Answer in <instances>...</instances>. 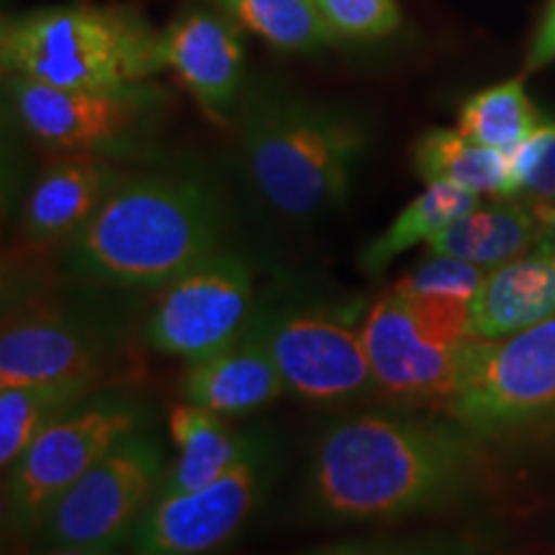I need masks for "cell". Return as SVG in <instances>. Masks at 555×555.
<instances>
[{"mask_svg": "<svg viewBox=\"0 0 555 555\" xmlns=\"http://www.w3.org/2000/svg\"><path fill=\"white\" fill-rule=\"evenodd\" d=\"M365 147V124L327 103L255 95L242 114L247 176L288 219H317L343 206Z\"/></svg>", "mask_w": 555, "mask_h": 555, "instance_id": "3957f363", "label": "cell"}, {"mask_svg": "<svg viewBox=\"0 0 555 555\" xmlns=\"http://www.w3.org/2000/svg\"><path fill=\"white\" fill-rule=\"evenodd\" d=\"M555 62V0H551L547 11L543 13L535 37H532L530 50H527L525 67L527 69H540Z\"/></svg>", "mask_w": 555, "mask_h": 555, "instance_id": "f1b7e54d", "label": "cell"}, {"mask_svg": "<svg viewBox=\"0 0 555 555\" xmlns=\"http://www.w3.org/2000/svg\"><path fill=\"white\" fill-rule=\"evenodd\" d=\"M242 29L283 52H319L335 41L314 0H214Z\"/></svg>", "mask_w": 555, "mask_h": 555, "instance_id": "cb8c5ba5", "label": "cell"}, {"mask_svg": "<svg viewBox=\"0 0 555 555\" xmlns=\"http://www.w3.org/2000/svg\"><path fill=\"white\" fill-rule=\"evenodd\" d=\"M234 18L191 11L163 31L165 69H172L214 121H227L245 80V41Z\"/></svg>", "mask_w": 555, "mask_h": 555, "instance_id": "5bb4252c", "label": "cell"}, {"mask_svg": "<svg viewBox=\"0 0 555 555\" xmlns=\"http://www.w3.org/2000/svg\"><path fill=\"white\" fill-rule=\"evenodd\" d=\"M483 278L486 270L474 266V262L429 253L427 260H422L404 278H399L391 288L404 296L450 298V301L470 304Z\"/></svg>", "mask_w": 555, "mask_h": 555, "instance_id": "484cf974", "label": "cell"}, {"mask_svg": "<svg viewBox=\"0 0 555 555\" xmlns=\"http://www.w3.org/2000/svg\"><path fill=\"white\" fill-rule=\"evenodd\" d=\"M5 75L54 88H139L163 73V31L134 11L60 5L9 16L0 26Z\"/></svg>", "mask_w": 555, "mask_h": 555, "instance_id": "277c9868", "label": "cell"}, {"mask_svg": "<svg viewBox=\"0 0 555 555\" xmlns=\"http://www.w3.org/2000/svg\"><path fill=\"white\" fill-rule=\"evenodd\" d=\"M180 391L183 401L221 416L258 412L283 397L286 384L270 352L260 317L255 314L253 324L237 339L185 365Z\"/></svg>", "mask_w": 555, "mask_h": 555, "instance_id": "9a60e30c", "label": "cell"}, {"mask_svg": "<svg viewBox=\"0 0 555 555\" xmlns=\"http://www.w3.org/2000/svg\"><path fill=\"white\" fill-rule=\"evenodd\" d=\"M119 178L121 172L103 155L54 159L34 180L21 219V237L31 247L67 245L99 211Z\"/></svg>", "mask_w": 555, "mask_h": 555, "instance_id": "2e32d148", "label": "cell"}, {"mask_svg": "<svg viewBox=\"0 0 555 555\" xmlns=\"http://www.w3.org/2000/svg\"><path fill=\"white\" fill-rule=\"evenodd\" d=\"M335 39H380L401 26L397 0H314Z\"/></svg>", "mask_w": 555, "mask_h": 555, "instance_id": "4316f807", "label": "cell"}, {"mask_svg": "<svg viewBox=\"0 0 555 555\" xmlns=\"http://www.w3.org/2000/svg\"><path fill=\"white\" fill-rule=\"evenodd\" d=\"M442 545L427 543H352L332 545L309 555H437Z\"/></svg>", "mask_w": 555, "mask_h": 555, "instance_id": "83f0119b", "label": "cell"}, {"mask_svg": "<svg viewBox=\"0 0 555 555\" xmlns=\"http://www.w3.org/2000/svg\"><path fill=\"white\" fill-rule=\"evenodd\" d=\"M543 232L545 217L535 206L527 201L496 198V204H478L466 217L453 221L427 247L435 255H450L491 270L535 249Z\"/></svg>", "mask_w": 555, "mask_h": 555, "instance_id": "ac0fdd59", "label": "cell"}, {"mask_svg": "<svg viewBox=\"0 0 555 555\" xmlns=\"http://www.w3.org/2000/svg\"><path fill=\"white\" fill-rule=\"evenodd\" d=\"M11 108L26 134L62 155H106L129 147L147 119L150 99L131 90H69L9 75Z\"/></svg>", "mask_w": 555, "mask_h": 555, "instance_id": "7c38bea8", "label": "cell"}, {"mask_svg": "<svg viewBox=\"0 0 555 555\" xmlns=\"http://www.w3.org/2000/svg\"><path fill=\"white\" fill-rule=\"evenodd\" d=\"M224 234L217 191L189 172L121 176L65 245V275L114 288H163Z\"/></svg>", "mask_w": 555, "mask_h": 555, "instance_id": "7a4b0ae2", "label": "cell"}, {"mask_svg": "<svg viewBox=\"0 0 555 555\" xmlns=\"http://www.w3.org/2000/svg\"><path fill=\"white\" fill-rule=\"evenodd\" d=\"M273 437L249 433L242 457L204 489L155 496L131 532L134 555H211L258 512L275 476Z\"/></svg>", "mask_w": 555, "mask_h": 555, "instance_id": "52a82bcc", "label": "cell"}, {"mask_svg": "<svg viewBox=\"0 0 555 555\" xmlns=\"http://www.w3.org/2000/svg\"><path fill=\"white\" fill-rule=\"evenodd\" d=\"M437 555H468V551H463V547H450V545H442L440 553Z\"/></svg>", "mask_w": 555, "mask_h": 555, "instance_id": "1f68e13d", "label": "cell"}, {"mask_svg": "<svg viewBox=\"0 0 555 555\" xmlns=\"http://www.w3.org/2000/svg\"><path fill=\"white\" fill-rule=\"evenodd\" d=\"M535 249H545V253H553L555 255V211H551L545 217L543 240H540V245Z\"/></svg>", "mask_w": 555, "mask_h": 555, "instance_id": "4dcf8cb0", "label": "cell"}, {"mask_svg": "<svg viewBox=\"0 0 555 555\" xmlns=\"http://www.w3.org/2000/svg\"><path fill=\"white\" fill-rule=\"evenodd\" d=\"M255 314L253 268L217 249L159 288L144 343L159 356L193 363L237 339Z\"/></svg>", "mask_w": 555, "mask_h": 555, "instance_id": "9c48e42d", "label": "cell"}, {"mask_svg": "<svg viewBox=\"0 0 555 555\" xmlns=\"http://www.w3.org/2000/svg\"><path fill=\"white\" fill-rule=\"evenodd\" d=\"M448 412L474 435H502L555 414V314L502 339L470 337Z\"/></svg>", "mask_w": 555, "mask_h": 555, "instance_id": "8992f818", "label": "cell"}, {"mask_svg": "<svg viewBox=\"0 0 555 555\" xmlns=\"http://www.w3.org/2000/svg\"><path fill=\"white\" fill-rule=\"evenodd\" d=\"M47 555H134L129 545H65L52 547Z\"/></svg>", "mask_w": 555, "mask_h": 555, "instance_id": "f546056e", "label": "cell"}, {"mask_svg": "<svg viewBox=\"0 0 555 555\" xmlns=\"http://www.w3.org/2000/svg\"><path fill=\"white\" fill-rule=\"evenodd\" d=\"M461 422L404 412H360L330 422L311 448L304 499L330 522H376L440 509L476 476Z\"/></svg>", "mask_w": 555, "mask_h": 555, "instance_id": "6da1fadb", "label": "cell"}, {"mask_svg": "<svg viewBox=\"0 0 555 555\" xmlns=\"http://www.w3.org/2000/svg\"><path fill=\"white\" fill-rule=\"evenodd\" d=\"M478 206V196L448 183H429L420 196L409 201L378 237L360 249L358 266L367 278H380L406 249L429 245L437 234Z\"/></svg>", "mask_w": 555, "mask_h": 555, "instance_id": "44dd1931", "label": "cell"}, {"mask_svg": "<svg viewBox=\"0 0 555 555\" xmlns=\"http://www.w3.org/2000/svg\"><path fill=\"white\" fill-rule=\"evenodd\" d=\"M360 332L380 397L401 404L453 397L470 337L437 327L391 288L367 307Z\"/></svg>", "mask_w": 555, "mask_h": 555, "instance_id": "8fae6325", "label": "cell"}, {"mask_svg": "<svg viewBox=\"0 0 555 555\" xmlns=\"http://www.w3.org/2000/svg\"><path fill=\"white\" fill-rule=\"evenodd\" d=\"M543 124L522 80H504L478 90L461 106L457 131L483 147L512 155Z\"/></svg>", "mask_w": 555, "mask_h": 555, "instance_id": "603a6c76", "label": "cell"}, {"mask_svg": "<svg viewBox=\"0 0 555 555\" xmlns=\"http://www.w3.org/2000/svg\"><path fill=\"white\" fill-rule=\"evenodd\" d=\"M258 317L291 397L332 406L376 391L363 332L343 309L301 307Z\"/></svg>", "mask_w": 555, "mask_h": 555, "instance_id": "30bf717a", "label": "cell"}, {"mask_svg": "<svg viewBox=\"0 0 555 555\" xmlns=\"http://www.w3.org/2000/svg\"><path fill=\"white\" fill-rule=\"evenodd\" d=\"M168 425L172 442L178 448V457L165 470L157 496L204 489L219 476H224L247 450L249 433H234L227 425V416L191 404V401L170 409Z\"/></svg>", "mask_w": 555, "mask_h": 555, "instance_id": "d6986e66", "label": "cell"}, {"mask_svg": "<svg viewBox=\"0 0 555 555\" xmlns=\"http://www.w3.org/2000/svg\"><path fill=\"white\" fill-rule=\"evenodd\" d=\"M555 314V255L532 249L522 258L486 270L470 301L468 332L502 339Z\"/></svg>", "mask_w": 555, "mask_h": 555, "instance_id": "e0dca14e", "label": "cell"}, {"mask_svg": "<svg viewBox=\"0 0 555 555\" xmlns=\"http://www.w3.org/2000/svg\"><path fill=\"white\" fill-rule=\"evenodd\" d=\"M150 412L139 397L93 391L34 437L5 470V519L13 530H39L52 504L88 474L124 437L147 429Z\"/></svg>", "mask_w": 555, "mask_h": 555, "instance_id": "5b68a950", "label": "cell"}, {"mask_svg": "<svg viewBox=\"0 0 555 555\" xmlns=\"http://www.w3.org/2000/svg\"><path fill=\"white\" fill-rule=\"evenodd\" d=\"M412 163L425 183H448L474 196L515 198L509 155L455 129H429L414 142Z\"/></svg>", "mask_w": 555, "mask_h": 555, "instance_id": "ffe728a7", "label": "cell"}, {"mask_svg": "<svg viewBox=\"0 0 555 555\" xmlns=\"http://www.w3.org/2000/svg\"><path fill=\"white\" fill-rule=\"evenodd\" d=\"M99 380L0 388V463L9 470L34 437L95 391Z\"/></svg>", "mask_w": 555, "mask_h": 555, "instance_id": "7402d4cb", "label": "cell"}, {"mask_svg": "<svg viewBox=\"0 0 555 555\" xmlns=\"http://www.w3.org/2000/svg\"><path fill=\"white\" fill-rule=\"evenodd\" d=\"M163 476V446L147 429H139L69 486L37 532L52 547L129 545Z\"/></svg>", "mask_w": 555, "mask_h": 555, "instance_id": "ba28073f", "label": "cell"}, {"mask_svg": "<svg viewBox=\"0 0 555 555\" xmlns=\"http://www.w3.org/2000/svg\"><path fill=\"white\" fill-rule=\"evenodd\" d=\"M515 196L538 208L543 217L555 211V121H543L509 155Z\"/></svg>", "mask_w": 555, "mask_h": 555, "instance_id": "d4e9b609", "label": "cell"}, {"mask_svg": "<svg viewBox=\"0 0 555 555\" xmlns=\"http://www.w3.org/2000/svg\"><path fill=\"white\" fill-rule=\"evenodd\" d=\"M106 343L80 319L52 309L5 317L0 335V388L99 380Z\"/></svg>", "mask_w": 555, "mask_h": 555, "instance_id": "4fadbf2b", "label": "cell"}]
</instances>
